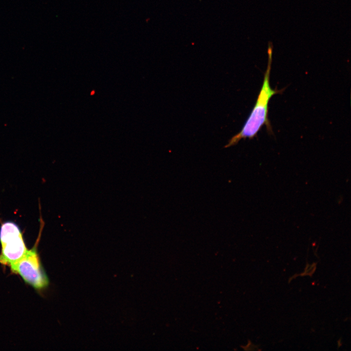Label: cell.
Returning <instances> with one entry per match:
<instances>
[{
	"instance_id": "6da1fadb",
	"label": "cell",
	"mask_w": 351,
	"mask_h": 351,
	"mask_svg": "<svg viewBox=\"0 0 351 351\" xmlns=\"http://www.w3.org/2000/svg\"><path fill=\"white\" fill-rule=\"evenodd\" d=\"M273 48L272 43L269 42L267 50L268 65L264 73L263 83L254 108L241 131L229 140L225 147L234 145L242 139L254 138L265 125L269 131L272 130L268 117V104L271 98L273 95L281 92L280 90L272 89L270 86V77Z\"/></svg>"
},
{
	"instance_id": "7a4b0ae2",
	"label": "cell",
	"mask_w": 351,
	"mask_h": 351,
	"mask_svg": "<svg viewBox=\"0 0 351 351\" xmlns=\"http://www.w3.org/2000/svg\"><path fill=\"white\" fill-rule=\"evenodd\" d=\"M1 251L0 262L10 266L21 258L27 251L19 226L13 222H5L0 228Z\"/></svg>"
},
{
	"instance_id": "3957f363",
	"label": "cell",
	"mask_w": 351,
	"mask_h": 351,
	"mask_svg": "<svg viewBox=\"0 0 351 351\" xmlns=\"http://www.w3.org/2000/svg\"><path fill=\"white\" fill-rule=\"evenodd\" d=\"M12 271L19 274L25 282L37 289L46 288L49 284L35 247L27 250L18 261L10 265Z\"/></svg>"
}]
</instances>
